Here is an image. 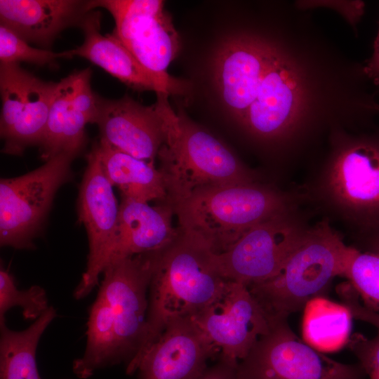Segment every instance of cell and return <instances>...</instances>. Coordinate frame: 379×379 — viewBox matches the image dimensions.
I'll list each match as a JSON object with an SVG mask.
<instances>
[{"label":"cell","instance_id":"6da1fadb","mask_svg":"<svg viewBox=\"0 0 379 379\" xmlns=\"http://www.w3.org/2000/svg\"><path fill=\"white\" fill-rule=\"evenodd\" d=\"M227 281L217 267L214 253L182 233L161 251L148 288L145 338L126 367V373L136 372L142 356L168 324L199 314L220 295Z\"/></svg>","mask_w":379,"mask_h":379},{"label":"cell","instance_id":"7a4b0ae2","mask_svg":"<svg viewBox=\"0 0 379 379\" xmlns=\"http://www.w3.org/2000/svg\"><path fill=\"white\" fill-rule=\"evenodd\" d=\"M156 95L165 131L157 157L168 203L173 206L204 187L255 182L252 173L222 142L175 112L168 94Z\"/></svg>","mask_w":379,"mask_h":379},{"label":"cell","instance_id":"3957f363","mask_svg":"<svg viewBox=\"0 0 379 379\" xmlns=\"http://www.w3.org/2000/svg\"><path fill=\"white\" fill-rule=\"evenodd\" d=\"M354 247L347 246L326 222L306 232L279 272L248 286L270 324L287 320L345 277Z\"/></svg>","mask_w":379,"mask_h":379},{"label":"cell","instance_id":"277c9868","mask_svg":"<svg viewBox=\"0 0 379 379\" xmlns=\"http://www.w3.org/2000/svg\"><path fill=\"white\" fill-rule=\"evenodd\" d=\"M173 206L181 233L215 254L260 222L288 213L283 195L255 182L204 187Z\"/></svg>","mask_w":379,"mask_h":379},{"label":"cell","instance_id":"5b68a950","mask_svg":"<svg viewBox=\"0 0 379 379\" xmlns=\"http://www.w3.org/2000/svg\"><path fill=\"white\" fill-rule=\"evenodd\" d=\"M79 153L63 152L22 175L0 180V244L16 249L35 248L58 189L72 178Z\"/></svg>","mask_w":379,"mask_h":379},{"label":"cell","instance_id":"8992f818","mask_svg":"<svg viewBox=\"0 0 379 379\" xmlns=\"http://www.w3.org/2000/svg\"><path fill=\"white\" fill-rule=\"evenodd\" d=\"M361 365L328 357L302 340L288 321L270 324L237 367L236 379H365Z\"/></svg>","mask_w":379,"mask_h":379},{"label":"cell","instance_id":"52a82bcc","mask_svg":"<svg viewBox=\"0 0 379 379\" xmlns=\"http://www.w3.org/2000/svg\"><path fill=\"white\" fill-rule=\"evenodd\" d=\"M89 11L106 9L114 20L112 33L150 73L175 94L185 85L167 72L180 48V38L171 15L160 0H89Z\"/></svg>","mask_w":379,"mask_h":379},{"label":"cell","instance_id":"ba28073f","mask_svg":"<svg viewBox=\"0 0 379 379\" xmlns=\"http://www.w3.org/2000/svg\"><path fill=\"white\" fill-rule=\"evenodd\" d=\"M161 251L112 262L102 273L98 294L110 307L119 361L126 366L138 354L145 338L148 288Z\"/></svg>","mask_w":379,"mask_h":379},{"label":"cell","instance_id":"9c48e42d","mask_svg":"<svg viewBox=\"0 0 379 379\" xmlns=\"http://www.w3.org/2000/svg\"><path fill=\"white\" fill-rule=\"evenodd\" d=\"M58 82L45 81L18 63H0L1 152L22 155L39 145Z\"/></svg>","mask_w":379,"mask_h":379},{"label":"cell","instance_id":"30bf717a","mask_svg":"<svg viewBox=\"0 0 379 379\" xmlns=\"http://www.w3.org/2000/svg\"><path fill=\"white\" fill-rule=\"evenodd\" d=\"M305 232L283 213L251 228L214 260L225 279L247 287L260 284L279 272Z\"/></svg>","mask_w":379,"mask_h":379},{"label":"cell","instance_id":"8fae6325","mask_svg":"<svg viewBox=\"0 0 379 379\" xmlns=\"http://www.w3.org/2000/svg\"><path fill=\"white\" fill-rule=\"evenodd\" d=\"M86 161L79 188L78 214L87 232L89 251L86 270L74 291L76 300L90 294L109 262L119 209L113 186L106 178L93 147Z\"/></svg>","mask_w":379,"mask_h":379},{"label":"cell","instance_id":"7c38bea8","mask_svg":"<svg viewBox=\"0 0 379 379\" xmlns=\"http://www.w3.org/2000/svg\"><path fill=\"white\" fill-rule=\"evenodd\" d=\"M191 319L218 353V358L236 364L270 328L248 287L231 281L212 304Z\"/></svg>","mask_w":379,"mask_h":379},{"label":"cell","instance_id":"4fadbf2b","mask_svg":"<svg viewBox=\"0 0 379 379\" xmlns=\"http://www.w3.org/2000/svg\"><path fill=\"white\" fill-rule=\"evenodd\" d=\"M305 93L298 67L278 49L253 102L240 123L258 138H282L298 124L303 112Z\"/></svg>","mask_w":379,"mask_h":379},{"label":"cell","instance_id":"5bb4252c","mask_svg":"<svg viewBox=\"0 0 379 379\" xmlns=\"http://www.w3.org/2000/svg\"><path fill=\"white\" fill-rule=\"evenodd\" d=\"M93 124L98 126L100 142L147 162L154 163L165 140L157 102L146 106L127 95L119 99L98 95Z\"/></svg>","mask_w":379,"mask_h":379},{"label":"cell","instance_id":"9a60e30c","mask_svg":"<svg viewBox=\"0 0 379 379\" xmlns=\"http://www.w3.org/2000/svg\"><path fill=\"white\" fill-rule=\"evenodd\" d=\"M278 48L262 39L239 36L225 42L214 60V79L230 113L241 121L253 102Z\"/></svg>","mask_w":379,"mask_h":379},{"label":"cell","instance_id":"2e32d148","mask_svg":"<svg viewBox=\"0 0 379 379\" xmlns=\"http://www.w3.org/2000/svg\"><path fill=\"white\" fill-rule=\"evenodd\" d=\"M90 67L74 70L58 81L42 140L39 145L45 161L63 152L80 153L86 141L85 127L93 124L98 95L91 88Z\"/></svg>","mask_w":379,"mask_h":379},{"label":"cell","instance_id":"e0dca14e","mask_svg":"<svg viewBox=\"0 0 379 379\" xmlns=\"http://www.w3.org/2000/svg\"><path fill=\"white\" fill-rule=\"evenodd\" d=\"M218 353L196 324L177 319L166 326L142 356L136 379H200Z\"/></svg>","mask_w":379,"mask_h":379},{"label":"cell","instance_id":"ac0fdd59","mask_svg":"<svg viewBox=\"0 0 379 379\" xmlns=\"http://www.w3.org/2000/svg\"><path fill=\"white\" fill-rule=\"evenodd\" d=\"M328 185L340 205L368 223H379V142L362 140L340 152Z\"/></svg>","mask_w":379,"mask_h":379},{"label":"cell","instance_id":"d6986e66","mask_svg":"<svg viewBox=\"0 0 379 379\" xmlns=\"http://www.w3.org/2000/svg\"><path fill=\"white\" fill-rule=\"evenodd\" d=\"M88 11L83 0H0V25L29 44L51 50L60 33L79 27Z\"/></svg>","mask_w":379,"mask_h":379},{"label":"cell","instance_id":"ffe728a7","mask_svg":"<svg viewBox=\"0 0 379 379\" xmlns=\"http://www.w3.org/2000/svg\"><path fill=\"white\" fill-rule=\"evenodd\" d=\"M173 206L168 202L152 206L122 198L109 263L170 246L181 234L173 225Z\"/></svg>","mask_w":379,"mask_h":379},{"label":"cell","instance_id":"44dd1931","mask_svg":"<svg viewBox=\"0 0 379 379\" xmlns=\"http://www.w3.org/2000/svg\"><path fill=\"white\" fill-rule=\"evenodd\" d=\"M101 12L88 11L79 28L83 31V44L68 52L73 58H84L116 77L128 87L138 91H151L175 93L164 82L147 71L124 44L112 34L100 33Z\"/></svg>","mask_w":379,"mask_h":379},{"label":"cell","instance_id":"7402d4cb","mask_svg":"<svg viewBox=\"0 0 379 379\" xmlns=\"http://www.w3.org/2000/svg\"><path fill=\"white\" fill-rule=\"evenodd\" d=\"M102 171L122 198L140 202H168L164 175L154 163L147 162L116 149L98 140L93 146Z\"/></svg>","mask_w":379,"mask_h":379},{"label":"cell","instance_id":"603a6c76","mask_svg":"<svg viewBox=\"0 0 379 379\" xmlns=\"http://www.w3.org/2000/svg\"><path fill=\"white\" fill-rule=\"evenodd\" d=\"M50 306L27 328L14 331L0 323V379H42L36 352L40 338L57 317Z\"/></svg>","mask_w":379,"mask_h":379},{"label":"cell","instance_id":"cb8c5ba5","mask_svg":"<svg viewBox=\"0 0 379 379\" xmlns=\"http://www.w3.org/2000/svg\"><path fill=\"white\" fill-rule=\"evenodd\" d=\"M120 364L114 320L107 301L100 295L90 307L86 345L81 357L72 364L73 373L87 379L100 369Z\"/></svg>","mask_w":379,"mask_h":379},{"label":"cell","instance_id":"d4e9b609","mask_svg":"<svg viewBox=\"0 0 379 379\" xmlns=\"http://www.w3.org/2000/svg\"><path fill=\"white\" fill-rule=\"evenodd\" d=\"M305 308L303 330L310 345L329 351L348 341L352 315L345 306L316 298Z\"/></svg>","mask_w":379,"mask_h":379},{"label":"cell","instance_id":"484cf974","mask_svg":"<svg viewBox=\"0 0 379 379\" xmlns=\"http://www.w3.org/2000/svg\"><path fill=\"white\" fill-rule=\"evenodd\" d=\"M18 307L25 319L36 320L50 306L44 288L34 285L27 289H18L13 275L2 266L0 270V323L11 309Z\"/></svg>","mask_w":379,"mask_h":379},{"label":"cell","instance_id":"4316f807","mask_svg":"<svg viewBox=\"0 0 379 379\" xmlns=\"http://www.w3.org/2000/svg\"><path fill=\"white\" fill-rule=\"evenodd\" d=\"M345 277L364 305L379 312V253L361 252L354 248Z\"/></svg>","mask_w":379,"mask_h":379},{"label":"cell","instance_id":"83f0119b","mask_svg":"<svg viewBox=\"0 0 379 379\" xmlns=\"http://www.w3.org/2000/svg\"><path fill=\"white\" fill-rule=\"evenodd\" d=\"M71 59L68 51L53 52L34 48L11 29L0 25V63L27 62L37 66L58 67L57 59Z\"/></svg>","mask_w":379,"mask_h":379},{"label":"cell","instance_id":"f1b7e54d","mask_svg":"<svg viewBox=\"0 0 379 379\" xmlns=\"http://www.w3.org/2000/svg\"><path fill=\"white\" fill-rule=\"evenodd\" d=\"M347 345L366 375L369 379H379V331L371 339L356 333L350 336Z\"/></svg>","mask_w":379,"mask_h":379},{"label":"cell","instance_id":"f546056e","mask_svg":"<svg viewBox=\"0 0 379 379\" xmlns=\"http://www.w3.org/2000/svg\"><path fill=\"white\" fill-rule=\"evenodd\" d=\"M338 293L343 306L350 311L353 317L375 326L379 331V312L361 304L358 293L350 283L339 286Z\"/></svg>","mask_w":379,"mask_h":379},{"label":"cell","instance_id":"4dcf8cb0","mask_svg":"<svg viewBox=\"0 0 379 379\" xmlns=\"http://www.w3.org/2000/svg\"><path fill=\"white\" fill-rule=\"evenodd\" d=\"M237 365L218 358L217 363L208 367L200 379H236Z\"/></svg>","mask_w":379,"mask_h":379},{"label":"cell","instance_id":"1f68e13d","mask_svg":"<svg viewBox=\"0 0 379 379\" xmlns=\"http://www.w3.org/2000/svg\"><path fill=\"white\" fill-rule=\"evenodd\" d=\"M364 72L379 86V29L375 40L373 55L364 67Z\"/></svg>","mask_w":379,"mask_h":379},{"label":"cell","instance_id":"d6a6232c","mask_svg":"<svg viewBox=\"0 0 379 379\" xmlns=\"http://www.w3.org/2000/svg\"><path fill=\"white\" fill-rule=\"evenodd\" d=\"M368 247V251L379 253V234L371 239Z\"/></svg>","mask_w":379,"mask_h":379}]
</instances>
